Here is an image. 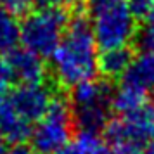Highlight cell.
<instances>
[{
    "label": "cell",
    "instance_id": "7",
    "mask_svg": "<svg viewBox=\"0 0 154 154\" xmlns=\"http://www.w3.org/2000/svg\"><path fill=\"white\" fill-rule=\"evenodd\" d=\"M2 61L5 63V68L16 87L28 83H42L45 80L47 68L43 63V57L29 52L24 47L23 49L16 47L9 54L2 56Z\"/></svg>",
    "mask_w": 154,
    "mask_h": 154
},
{
    "label": "cell",
    "instance_id": "4",
    "mask_svg": "<svg viewBox=\"0 0 154 154\" xmlns=\"http://www.w3.org/2000/svg\"><path fill=\"white\" fill-rule=\"evenodd\" d=\"M75 126L69 100L61 95H54L49 111L31 128L29 146L38 154H54L71 140Z\"/></svg>",
    "mask_w": 154,
    "mask_h": 154
},
{
    "label": "cell",
    "instance_id": "11",
    "mask_svg": "<svg viewBox=\"0 0 154 154\" xmlns=\"http://www.w3.org/2000/svg\"><path fill=\"white\" fill-rule=\"evenodd\" d=\"M17 43H19L17 17L0 4V57L14 50Z\"/></svg>",
    "mask_w": 154,
    "mask_h": 154
},
{
    "label": "cell",
    "instance_id": "17",
    "mask_svg": "<svg viewBox=\"0 0 154 154\" xmlns=\"http://www.w3.org/2000/svg\"><path fill=\"white\" fill-rule=\"evenodd\" d=\"M7 154H38V152H36L29 144H26V142H19V144H11Z\"/></svg>",
    "mask_w": 154,
    "mask_h": 154
},
{
    "label": "cell",
    "instance_id": "14",
    "mask_svg": "<svg viewBox=\"0 0 154 154\" xmlns=\"http://www.w3.org/2000/svg\"><path fill=\"white\" fill-rule=\"evenodd\" d=\"M139 42H140V45H142L144 50L154 54V12L142 24V29H140V35H139Z\"/></svg>",
    "mask_w": 154,
    "mask_h": 154
},
{
    "label": "cell",
    "instance_id": "21",
    "mask_svg": "<svg viewBox=\"0 0 154 154\" xmlns=\"http://www.w3.org/2000/svg\"><path fill=\"white\" fill-rule=\"evenodd\" d=\"M142 154H154V144H151L149 147H146V149H144V152H142Z\"/></svg>",
    "mask_w": 154,
    "mask_h": 154
},
{
    "label": "cell",
    "instance_id": "9",
    "mask_svg": "<svg viewBox=\"0 0 154 154\" xmlns=\"http://www.w3.org/2000/svg\"><path fill=\"white\" fill-rule=\"evenodd\" d=\"M31 125L17 114L9 94H0V139L7 144H19L29 139Z\"/></svg>",
    "mask_w": 154,
    "mask_h": 154
},
{
    "label": "cell",
    "instance_id": "2",
    "mask_svg": "<svg viewBox=\"0 0 154 154\" xmlns=\"http://www.w3.org/2000/svg\"><path fill=\"white\" fill-rule=\"evenodd\" d=\"M68 16L63 7L47 4L33 9L19 24V42L40 57H52L68 28Z\"/></svg>",
    "mask_w": 154,
    "mask_h": 154
},
{
    "label": "cell",
    "instance_id": "18",
    "mask_svg": "<svg viewBox=\"0 0 154 154\" xmlns=\"http://www.w3.org/2000/svg\"><path fill=\"white\" fill-rule=\"evenodd\" d=\"M88 2L94 7V11L102 7H109V5H116V4H123V0H88Z\"/></svg>",
    "mask_w": 154,
    "mask_h": 154
},
{
    "label": "cell",
    "instance_id": "15",
    "mask_svg": "<svg viewBox=\"0 0 154 154\" xmlns=\"http://www.w3.org/2000/svg\"><path fill=\"white\" fill-rule=\"evenodd\" d=\"M36 0H0V4L7 9L9 12L17 17V16H26L33 11Z\"/></svg>",
    "mask_w": 154,
    "mask_h": 154
},
{
    "label": "cell",
    "instance_id": "20",
    "mask_svg": "<svg viewBox=\"0 0 154 154\" xmlns=\"http://www.w3.org/2000/svg\"><path fill=\"white\" fill-rule=\"evenodd\" d=\"M9 152V144L4 139H0V154H7Z\"/></svg>",
    "mask_w": 154,
    "mask_h": 154
},
{
    "label": "cell",
    "instance_id": "19",
    "mask_svg": "<svg viewBox=\"0 0 154 154\" xmlns=\"http://www.w3.org/2000/svg\"><path fill=\"white\" fill-rule=\"evenodd\" d=\"M85 0H50L49 4H54L57 7H76L80 4H83Z\"/></svg>",
    "mask_w": 154,
    "mask_h": 154
},
{
    "label": "cell",
    "instance_id": "13",
    "mask_svg": "<svg viewBox=\"0 0 154 154\" xmlns=\"http://www.w3.org/2000/svg\"><path fill=\"white\" fill-rule=\"evenodd\" d=\"M125 5L135 19L146 21L154 12V0H125Z\"/></svg>",
    "mask_w": 154,
    "mask_h": 154
},
{
    "label": "cell",
    "instance_id": "5",
    "mask_svg": "<svg viewBox=\"0 0 154 154\" xmlns=\"http://www.w3.org/2000/svg\"><path fill=\"white\" fill-rule=\"evenodd\" d=\"M92 31L99 50L128 47L137 33V19L123 4L97 9L92 19Z\"/></svg>",
    "mask_w": 154,
    "mask_h": 154
},
{
    "label": "cell",
    "instance_id": "6",
    "mask_svg": "<svg viewBox=\"0 0 154 154\" xmlns=\"http://www.w3.org/2000/svg\"><path fill=\"white\" fill-rule=\"evenodd\" d=\"M9 99L17 114L29 125H33L49 111L54 99V92L47 85H43V82L17 85L12 92H9Z\"/></svg>",
    "mask_w": 154,
    "mask_h": 154
},
{
    "label": "cell",
    "instance_id": "1",
    "mask_svg": "<svg viewBox=\"0 0 154 154\" xmlns=\"http://www.w3.org/2000/svg\"><path fill=\"white\" fill-rule=\"evenodd\" d=\"M99 47L90 21L76 16L68 28L56 52L52 54V71L63 87H76L95 80L99 75Z\"/></svg>",
    "mask_w": 154,
    "mask_h": 154
},
{
    "label": "cell",
    "instance_id": "16",
    "mask_svg": "<svg viewBox=\"0 0 154 154\" xmlns=\"http://www.w3.org/2000/svg\"><path fill=\"white\" fill-rule=\"evenodd\" d=\"M54 154H83V149H82V146H80V142L75 139V140H69L66 146H63Z\"/></svg>",
    "mask_w": 154,
    "mask_h": 154
},
{
    "label": "cell",
    "instance_id": "12",
    "mask_svg": "<svg viewBox=\"0 0 154 154\" xmlns=\"http://www.w3.org/2000/svg\"><path fill=\"white\" fill-rule=\"evenodd\" d=\"M76 140L83 149V154H112V149L106 140L100 139L99 133L80 132Z\"/></svg>",
    "mask_w": 154,
    "mask_h": 154
},
{
    "label": "cell",
    "instance_id": "8",
    "mask_svg": "<svg viewBox=\"0 0 154 154\" xmlns=\"http://www.w3.org/2000/svg\"><path fill=\"white\" fill-rule=\"evenodd\" d=\"M119 85H123L130 90L151 97L154 94V54L152 52H140L139 56H133L130 66L121 76Z\"/></svg>",
    "mask_w": 154,
    "mask_h": 154
},
{
    "label": "cell",
    "instance_id": "3",
    "mask_svg": "<svg viewBox=\"0 0 154 154\" xmlns=\"http://www.w3.org/2000/svg\"><path fill=\"white\" fill-rule=\"evenodd\" d=\"M112 92L109 80H92L73 87L69 104L80 132L100 133L111 121Z\"/></svg>",
    "mask_w": 154,
    "mask_h": 154
},
{
    "label": "cell",
    "instance_id": "10",
    "mask_svg": "<svg viewBox=\"0 0 154 154\" xmlns=\"http://www.w3.org/2000/svg\"><path fill=\"white\" fill-rule=\"evenodd\" d=\"M133 59L132 50L128 47H121V49H112L102 52V56L99 57V73H102L106 80H112V78H121L126 68L130 66Z\"/></svg>",
    "mask_w": 154,
    "mask_h": 154
}]
</instances>
